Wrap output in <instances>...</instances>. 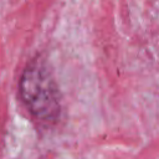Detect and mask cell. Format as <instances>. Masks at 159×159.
Masks as SVG:
<instances>
[{"instance_id":"1","label":"cell","mask_w":159,"mask_h":159,"mask_svg":"<svg viewBox=\"0 0 159 159\" xmlns=\"http://www.w3.org/2000/svg\"><path fill=\"white\" fill-rule=\"evenodd\" d=\"M20 97L31 116L40 123L50 124L58 119L61 98L56 81L42 60H32L25 67L20 82Z\"/></svg>"}]
</instances>
